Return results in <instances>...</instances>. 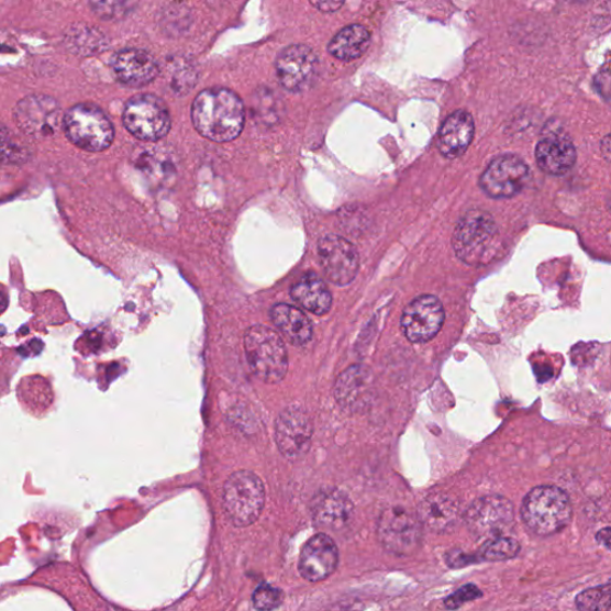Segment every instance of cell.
I'll return each mask as SVG.
<instances>
[{
    "label": "cell",
    "instance_id": "1",
    "mask_svg": "<svg viewBox=\"0 0 611 611\" xmlns=\"http://www.w3.org/2000/svg\"><path fill=\"white\" fill-rule=\"evenodd\" d=\"M191 119L202 136L215 143H227L241 135L245 109L237 93L225 88H211L200 92L193 101Z\"/></svg>",
    "mask_w": 611,
    "mask_h": 611
},
{
    "label": "cell",
    "instance_id": "2",
    "mask_svg": "<svg viewBox=\"0 0 611 611\" xmlns=\"http://www.w3.org/2000/svg\"><path fill=\"white\" fill-rule=\"evenodd\" d=\"M499 230L495 219L480 210L467 212L457 225L453 235V247L458 259L471 267L485 266L497 255Z\"/></svg>",
    "mask_w": 611,
    "mask_h": 611
},
{
    "label": "cell",
    "instance_id": "3",
    "mask_svg": "<svg viewBox=\"0 0 611 611\" xmlns=\"http://www.w3.org/2000/svg\"><path fill=\"white\" fill-rule=\"evenodd\" d=\"M521 515L534 534L549 536L562 532L571 521L573 506L557 486H538L525 496Z\"/></svg>",
    "mask_w": 611,
    "mask_h": 611
},
{
    "label": "cell",
    "instance_id": "4",
    "mask_svg": "<svg viewBox=\"0 0 611 611\" xmlns=\"http://www.w3.org/2000/svg\"><path fill=\"white\" fill-rule=\"evenodd\" d=\"M244 349L249 368L267 384L281 382L288 371V353L279 333L255 325L245 332Z\"/></svg>",
    "mask_w": 611,
    "mask_h": 611
},
{
    "label": "cell",
    "instance_id": "5",
    "mask_svg": "<svg viewBox=\"0 0 611 611\" xmlns=\"http://www.w3.org/2000/svg\"><path fill=\"white\" fill-rule=\"evenodd\" d=\"M266 503V490L260 478L249 470L233 474L222 492V507L229 521L238 527L254 524Z\"/></svg>",
    "mask_w": 611,
    "mask_h": 611
},
{
    "label": "cell",
    "instance_id": "6",
    "mask_svg": "<svg viewBox=\"0 0 611 611\" xmlns=\"http://www.w3.org/2000/svg\"><path fill=\"white\" fill-rule=\"evenodd\" d=\"M68 141L88 152H102L113 144L115 131L104 111L90 103H79L64 116Z\"/></svg>",
    "mask_w": 611,
    "mask_h": 611
},
{
    "label": "cell",
    "instance_id": "7",
    "mask_svg": "<svg viewBox=\"0 0 611 611\" xmlns=\"http://www.w3.org/2000/svg\"><path fill=\"white\" fill-rule=\"evenodd\" d=\"M123 124L138 141L158 142L171 129L168 105L155 95H136L124 105Z\"/></svg>",
    "mask_w": 611,
    "mask_h": 611
},
{
    "label": "cell",
    "instance_id": "8",
    "mask_svg": "<svg viewBox=\"0 0 611 611\" xmlns=\"http://www.w3.org/2000/svg\"><path fill=\"white\" fill-rule=\"evenodd\" d=\"M377 533L379 543L387 552L410 557L421 548L423 525L409 510L391 507L381 512Z\"/></svg>",
    "mask_w": 611,
    "mask_h": 611
},
{
    "label": "cell",
    "instance_id": "9",
    "mask_svg": "<svg viewBox=\"0 0 611 611\" xmlns=\"http://www.w3.org/2000/svg\"><path fill=\"white\" fill-rule=\"evenodd\" d=\"M64 113L59 102L47 95L24 97L13 109V121L25 135L48 138L64 127Z\"/></svg>",
    "mask_w": 611,
    "mask_h": 611
},
{
    "label": "cell",
    "instance_id": "10",
    "mask_svg": "<svg viewBox=\"0 0 611 611\" xmlns=\"http://www.w3.org/2000/svg\"><path fill=\"white\" fill-rule=\"evenodd\" d=\"M464 520L468 531L478 540L504 536L515 524V510L502 496H485L471 503Z\"/></svg>",
    "mask_w": 611,
    "mask_h": 611
},
{
    "label": "cell",
    "instance_id": "11",
    "mask_svg": "<svg viewBox=\"0 0 611 611\" xmlns=\"http://www.w3.org/2000/svg\"><path fill=\"white\" fill-rule=\"evenodd\" d=\"M530 166L516 155L493 159L480 177V188L491 199L516 197L530 179Z\"/></svg>",
    "mask_w": 611,
    "mask_h": 611
},
{
    "label": "cell",
    "instance_id": "12",
    "mask_svg": "<svg viewBox=\"0 0 611 611\" xmlns=\"http://www.w3.org/2000/svg\"><path fill=\"white\" fill-rule=\"evenodd\" d=\"M275 67L280 85L290 92L310 90L319 75L316 55L304 45H291L285 48L277 57Z\"/></svg>",
    "mask_w": 611,
    "mask_h": 611
},
{
    "label": "cell",
    "instance_id": "13",
    "mask_svg": "<svg viewBox=\"0 0 611 611\" xmlns=\"http://www.w3.org/2000/svg\"><path fill=\"white\" fill-rule=\"evenodd\" d=\"M319 262L327 280L336 286H346L355 280L359 268L356 247L340 235H325L318 243Z\"/></svg>",
    "mask_w": 611,
    "mask_h": 611
},
{
    "label": "cell",
    "instance_id": "14",
    "mask_svg": "<svg viewBox=\"0 0 611 611\" xmlns=\"http://www.w3.org/2000/svg\"><path fill=\"white\" fill-rule=\"evenodd\" d=\"M313 437L311 416L302 408H288L277 416L275 441L277 448L289 460L309 453Z\"/></svg>",
    "mask_w": 611,
    "mask_h": 611
},
{
    "label": "cell",
    "instance_id": "15",
    "mask_svg": "<svg viewBox=\"0 0 611 611\" xmlns=\"http://www.w3.org/2000/svg\"><path fill=\"white\" fill-rule=\"evenodd\" d=\"M443 323V304L434 296L414 299L401 315V330L412 343L432 341L437 336Z\"/></svg>",
    "mask_w": 611,
    "mask_h": 611
},
{
    "label": "cell",
    "instance_id": "16",
    "mask_svg": "<svg viewBox=\"0 0 611 611\" xmlns=\"http://www.w3.org/2000/svg\"><path fill=\"white\" fill-rule=\"evenodd\" d=\"M340 553L335 541L329 535L316 534L306 543L299 559V573L303 579L318 582L335 574Z\"/></svg>",
    "mask_w": 611,
    "mask_h": 611
},
{
    "label": "cell",
    "instance_id": "17",
    "mask_svg": "<svg viewBox=\"0 0 611 611\" xmlns=\"http://www.w3.org/2000/svg\"><path fill=\"white\" fill-rule=\"evenodd\" d=\"M111 68L123 86L143 88L159 75V66L152 55L138 48L118 52L111 59Z\"/></svg>",
    "mask_w": 611,
    "mask_h": 611
},
{
    "label": "cell",
    "instance_id": "18",
    "mask_svg": "<svg viewBox=\"0 0 611 611\" xmlns=\"http://www.w3.org/2000/svg\"><path fill=\"white\" fill-rule=\"evenodd\" d=\"M538 168L547 175L563 176L574 168L575 145L566 133L553 131L543 135L535 149Z\"/></svg>",
    "mask_w": 611,
    "mask_h": 611
},
{
    "label": "cell",
    "instance_id": "19",
    "mask_svg": "<svg viewBox=\"0 0 611 611\" xmlns=\"http://www.w3.org/2000/svg\"><path fill=\"white\" fill-rule=\"evenodd\" d=\"M374 390L371 371L364 366H353L340 375L335 397L344 410L359 412L371 404Z\"/></svg>",
    "mask_w": 611,
    "mask_h": 611
},
{
    "label": "cell",
    "instance_id": "20",
    "mask_svg": "<svg viewBox=\"0 0 611 611\" xmlns=\"http://www.w3.org/2000/svg\"><path fill=\"white\" fill-rule=\"evenodd\" d=\"M460 504L447 493H432L424 498L419 508V520L435 534L453 533L463 520Z\"/></svg>",
    "mask_w": 611,
    "mask_h": 611
},
{
    "label": "cell",
    "instance_id": "21",
    "mask_svg": "<svg viewBox=\"0 0 611 611\" xmlns=\"http://www.w3.org/2000/svg\"><path fill=\"white\" fill-rule=\"evenodd\" d=\"M316 526L329 531H341L354 518V504L342 491L327 489L318 492L311 504Z\"/></svg>",
    "mask_w": 611,
    "mask_h": 611
},
{
    "label": "cell",
    "instance_id": "22",
    "mask_svg": "<svg viewBox=\"0 0 611 611\" xmlns=\"http://www.w3.org/2000/svg\"><path fill=\"white\" fill-rule=\"evenodd\" d=\"M475 120L465 110H457L443 122L438 133L442 156L454 159L464 155L475 137Z\"/></svg>",
    "mask_w": 611,
    "mask_h": 611
},
{
    "label": "cell",
    "instance_id": "23",
    "mask_svg": "<svg viewBox=\"0 0 611 611\" xmlns=\"http://www.w3.org/2000/svg\"><path fill=\"white\" fill-rule=\"evenodd\" d=\"M270 318L290 344L302 346L312 340L313 329L309 316L295 306L275 304Z\"/></svg>",
    "mask_w": 611,
    "mask_h": 611
},
{
    "label": "cell",
    "instance_id": "24",
    "mask_svg": "<svg viewBox=\"0 0 611 611\" xmlns=\"http://www.w3.org/2000/svg\"><path fill=\"white\" fill-rule=\"evenodd\" d=\"M290 296L304 310L315 315H324L331 309V291L321 277L313 273L302 276V279L291 288Z\"/></svg>",
    "mask_w": 611,
    "mask_h": 611
},
{
    "label": "cell",
    "instance_id": "25",
    "mask_svg": "<svg viewBox=\"0 0 611 611\" xmlns=\"http://www.w3.org/2000/svg\"><path fill=\"white\" fill-rule=\"evenodd\" d=\"M370 45V33L360 24L345 26L329 44V52L333 57L352 62L364 55Z\"/></svg>",
    "mask_w": 611,
    "mask_h": 611
},
{
    "label": "cell",
    "instance_id": "26",
    "mask_svg": "<svg viewBox=\"0 0 611 611\" xmlns=\"http://www.w3.org/2000/svg\"><path fill=\"white\" fill-rule=\"evenodd\" d=\"M65 43L74 53L89 55L104 49L105 37L92 26L77 24L75 27H69Z\"/></svg>",
    "mask_w": 611,
    "mask_h": 611
},
{
    "label": "cell",
    "instance_id": "27",
    "mask_svg": "<svg viewBox=\"0 0 611 611\" xmlns=\"http://www.w3.org/2000/svg\"><path fill=\"white\" fill-rule=\"evenodd\" d=\"M31 152L3 123H0V163L24 164L30 159Z\"/></svg>",
    "mask_w": 611,
    "mask_h": 611
},
{
    "label": "cell",
    "instance_id": "28",
    "mask_svg": "<svg viewBox=\"0 0 611 611\" xmlns=\"http://www.w3.org/2000/svg\"><path fill=\"white\" fill-rule=\"evenodd\" d=\"M521 551L519 541L508 536L489 540L481 548L479 557L485 562H504L518 557Z\"/></svg>",
    "mask_w": 611,
    "mask_h": 611
},
{
    "label": "cell",
    "instance_id": "29",
    "mask_svg": "<svg viewBox=\"0 0 611 611\" xmlns=\"http://www.w3.org/2000/svg\"><path fill=\"white\" fill-rule=\"evenodd\" d=\"M579 611H609L611 606L610 582L580 592L576 599Z\"/></svg>",
    "mask_w": 611,
    "mask_h": 611
},
{
    "label": "cell",
    "instance_id": "30",
    "mask_svg": "<svg viewBox=\"0 0 611 611\" xmlns=\"http://www.w3.org/2000/svg\"><path fill=\"white\" fill-rule=\"evenodd\" d=\"M284 600V591L268 585L258 587L253 596L254 607L258 611H273L279 608Z\"/></svg>",
    "mask_w": 611,
    "mask_h": 611
},
{
    "label": "cell",
    "instance_id": "31",
    "mask_svg": "<svg viewBox=\"0 0 611 611\" xmlns=\"http://www.w3.org/2000/svg\"><path fill=\"white\" fill-rule=\"evenodd\" d=\"M479 597H481V591L478 587L475 585H467L447 597L446 601H444V606L449 610H455L467 602L479 599Z\"/></svg>",
    "mask_w": 611,
    "mask_h": 611
},
{
    "label": "cell",
    "instance_id": "32",
    "mask_svg": "<svg viewBox=\"0 0 611 611\" xmlns=\"http://www.w3.org/2000/svg\"><path fill=\"white\" fill-rule=\"evenodd\" d=\"M312 5L323 12H335L341 9L343 3L342 2H319V3H312Z\"/></svg>",
    "mask_w": 611,
    "mask_h": 611
},
{
    "label": "cell",
    "instance_id": "33",
    "mask_svg": "<svg viewBox=\"0 0 611 611\" xmlns=\"http://www.w3.org/2000/svg\"><path fill=\"white\" fill-rule=\"evenodd\" d=\"M597 541L606 548H610V527H604V530L597 533Z\"/></svg>",
    "mask_w": 611,
    "mask_h": 611
},
{
    "label": "cell",
    "instance_id": "34",
    "mask_svg": "<svg viewBox=\"0 0 611 611\" xmlns=\"http://www.w3.org/2000/svg\"><path fill=\"white\" fill-rule=\"evenodd\" d=\"M9 306V295L5 287L0 286V315H2Z\"/></svg>",
    "mask_w": 611,
    "mask_h": 611
},
{
    "label": "cell",
    "instance_id": "35",
    "mask_svg": "<svg viewBox=\"0 0 611 611\" xmlns=\"http://www.w3.org/2000/svg\"><path fill=\"white\" fill-rule=\"evenodd\" d=\"M4 48H7V47L0 46V52L7 51Z\"/></svg>",
    "mask_w": 611,
    "mask_h": 611
},
{
    "label": "cell",
    "instance_id": "36",
    "mask_svg": "<svg viewBox=\"0 0 611 611\" xmlns=\"http://www.w3.org/2000/svg\"><path fill=\"white\" fill-rule=\"evenodd\" d=\"M104 611H119V610H104Z\"/></svg>",
    "mask_w": 611,
    "mask_h": 611
}]
</instances>
